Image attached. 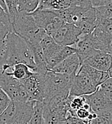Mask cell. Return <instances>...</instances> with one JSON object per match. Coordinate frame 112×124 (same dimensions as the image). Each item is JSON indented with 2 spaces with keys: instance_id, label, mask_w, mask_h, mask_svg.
I'll list each match as a JSON object with an SVG mask.
<instances>
[{
  "instance_id": "6da1fadb",
  "label": "cell",
  "mask_w": 112,
  "mask_h": 124,
  "mask_svg": "<svg viewBox=\"0 0 112 124\" xmlns=\"http://www.w3.org/2000/svg\"><path fill=\"white\" fill-rule=\"evenodd\" d=\"M23 63L35 72V64L33 54L29 44L13 32H9L6 37V47L2 70L13 65Z\"/></svg>"
},
{
  "instance_id": "7a4b0ae2",
  "label": "cell",
  "mask_w": 112,
  "mask_h": 124,
  "mask_svg": "<svg viewBox=\"0 0 112 124\" xmlns=\"http://www.w3.org/2000/svg\"><path fill=\"white\" fill-rule=\"evenodd\" d=\"M14 33L24 39L29 45L40 44L45 34L35 23L33 17L24 12H18L10 20Z\"/></svg>"
},
{
  "instance_id": "3957f363",
  "label": "cell",
  "mask_w": 112,
  "mask_h": 124,
  "mask_svg": "<svg viewBox=\"0 0 112 124\" xmlns=\"http://www.w3.org/2000/svg\"><path fill=\"white\" fill-rule=\"evenodd\" d=\"M69 94L57 95L43 102V120L45 124H53L65 121L68 116Z\"/></svg>"
},
{
  "instance_id": "277c9868",
  "label": "cell",
  "mask_w": 112,
  "mask_h": 124,
  "mask_svg": "<svg viewBox=\"0 0 112 124\" xmlns=\"http://www.w3.org/2000/svg\"><path fill=\"white\" fill-rule=\"evenodd\" d=\"M34 102L11 101L0 114V124H27L32 116Z\"/></svg>"
},
{
  "instance_id": "5b68a950",
  "label": "cell",
  "mask_w": 112,
  "mask_h": 124,
  "mask_svg": "<svg viewBox=\"0 0 112 124\" xmlns=\"http://www.w3.org/2000/svg\"><path fill=\"white\" fill-rule=\"evenodd\" d=\"M74 75L75 74L70 75L60 74L48 70L45 74V99L43 102L57 95L69 94Z\"/></svg>"
},
{
  "instance_id": "8992f818",
  "label": "cell",
  "mask_w": 112,
  "mask_h": 124,
  "mask_svg": "<svg viewBox=\"0 0 112 124\" xmlns=\"http://www.w3.org/2000/svg\"><path fill=\"white\" fill-rule=\"evenodd\" d=\"M0 88L7 95L11 101L25 102L29 101L27 91L22 81L0 70Z\"/></svg>"
},
{
  "instance_id": "52a82bcc",
  "label": "cell",
  "mask_w": 112,
  "mask_h": 124,
  "mask_svg": "<svg viewBox=\"0 0 112 124\" xmlns=\"http://www.w3.org/2000/svg\"><path fill=\"white\" fill-rule=\"evenodd\" d=\"M30 15L33 17L37 26L50 35L65 23L55 10L37 7Z\"/></svg>"
},
{
  "instance_id": "ba28073f",
  "label": "cell",
  "mask_w": 112,
  "mask_h": 124,
  "mask_svg": "<svg viewBox=\"0 0 112 124\" xmlns=\"http://www.w3.org/2000/svg\"><path fill=\"white\" fill-rule=\"evenodd\" d=\"M45 74L34 72L30 77L22 81L28 95L29 101L43 102L45 99Z\"/></svg>"
},
{
  "instance_id": "9c48e42d",
  "label": "cell",
  "mask_w": 112,
  "mask_h": 124,
  "mask_svg": "<svg viewBox=\"0 0 112 124\" xmlns=\"http://www.w3.org/2000/svg\"><path fill=\"white\" fill-rule=\"evenodd\" d=\"M81 35L80 30L75 25L64 23L50 36L60 45L74 47Z\"/></svg>"
},
{
  "instance_id": "30bf717a",
  "label": "cell",
  "mask_w": 112,
  "mask_h": 124,
  "mask_svg": "<svg viewBox=\"0 0 112 124\" xmlns=\"http://www.w3.org/2000/svg\"><path fill=\"white\" fill-rule=\"evenodd\" d=\"M84 96L91 111L97 116L112 113V99L108 98L98 88L93 93Z\"/></svg>"
},
{
  "instance_id": "8fae6325",
  "label": "cell",
  "mask_w": 112,
  "mask_h": 124,
  "mask_svg": "<svg viewBox=\"0 0 112 124\" xmlns=\"http://www.w3.org/2000/svg\"><path fill=\"white\" fill-rule=\"evenodd\" d=\"M97 88L84 73L78 71L74 75L69 90L70 96H82L93 93Z\"/></svg>"
},
{
  "instance_id": "7c38bea8",
  "label": "cell",
  "mask_w": 112,
  "mask_h": 124,
  "mask_svg": "<svg viewBox=\"0 0 112 124\" xmlns=\"http://www.w3.org/2000/svg\"><path fill=\"white\" fill-rule=\"evenodd\" d=\"M91 7H92V5L90 1H86L84 2L74 4L64 9L55 11L57 12L65 23L75 25L81 15Z\"/></svg>"
},
{
  "instance_id": "4fadbf2b",
  "label": "cell",
  "mask_w": 112,
  "mask_h": 124,
  "mask_svg": "<svg viewBox=\"0 0 112 124\" xmlns=\"http://www.w3.org/2000/svg\"><path fill=\"white\" fill-rule=\"evenodd\" d=\"M82 64H86L98 70L106 72L112 68V54L96 50Z\"/></svg>"
},
{
  "instance_id": "5bb4252c",
  "label": "cell",
  "mask_w": 112,
  "mask_h": 124,
  "mask_svg": "<svg viewBox=\"0 0 112 124\" xmlns=\"http://www.w3.org/2000/svg\"><path fill=\"white\" fill-rule=\"evenodd\" d=\"M90 37L95 50L112 54V34L95 28L90 33Z\"/></svg>"
},
{
  "instance_id": "9a60e30c",
  "label": "cell",
  "mask_w": 112,
  "mask_h": 124,
  "mask_svg": "<svg viewBox=\"0 0 112 124\" xmlns=\"http://www.w3.org/2000/svg\"><path fill=\"white\" fill-rule=\"evenodd\" d=\"M96 15V26L105 32L112 34V6H101L94 7Z\"/></svg>"
},
{
  "instance_id": "2e32d148",
  "label": "cell",
  "mask_w": 112,
  "mask_h": 124,
  "mask_svg": "<svg viewBox=\"0 0 112 124\" xmlns=\"http://www.w3.org/2000/svg\"><path fill=\"white\" fill-rule=\"evenodd\" d=\"M80 61L78 55L75 53L73 54L63 61H61L59 64L55 66L52 70L57 73L64 74V75H73L76 74L79 68H80Z\"/></svg>"
},
{
  "instance_id": "e0dca14e",
  "label": "cell",
  "mask_w": 112,
  "mask_h": 124,
  "mask_svg": "<svg viewBox=\"0 0 112 124\" xmlns=\"http://www.w3.org/2000/svg\"><path fill=\"white\" fill-rule=\"evenodd\" d=\"M75 25L80 30L82 34L91 33L96 26L95 8L93 7H91L81 15Z\"/></svg>"
},
{
  "instance_id": "ac0fdd59",
  "label": "cell",
  "mask_w": 112,
  "mask_h": 124,
  "mask_svg": "<svg viewBox=\"0 0 112 124\" xmlns=\"http://www.w3.org/2000/svg\"><path fill=\"white\" fill-rule=\"evenodd\" d=\"M78 71L83 72L86 75H87L96 88H98V86L100 85L105 80L112 78V68H110L106 72H104L98 70L86 64H82Z\"/></svg>"
},
{
  "instance_id": "d6986e66",
  "label": "cell",
  "mask_w": 112,
  "mask_h": 124,
  "mask_svg": "<svg viewBox=\"0 0 112 124\" xmlns=\"http://www.w3.org/2000/svg\"><path fill=\"white\" fill-rule=\"evenodd\" d=\"M86 1L89 0H41L37 7L51 10H61L74 4Z\"/></svg>"
},
{
  "instance_id": "ffe728a7",
  "label": "cell",
  "mask_w": 112,
  "mask_h": 124,
  "mask_svg": "<svg viewBox=\"0 0 112 124\" xmlns=\"http://www.w3.org/2000/svg\"><path fill=\"white\" fill-rule=\"evenodd\" d=\"M40 46L45 57V62L48 60L62 47V45H58L53 39V37L48 34H45L41 39Z\"/></svg>"
},
{
  "instance_id": "44dd1931",
  "label": "cell",
  "mask_w": 112,
  "mask_h": 124,
  "mask_svg": "<svg viewBox=\"0 0 112 124\" xmlns=\"http://www.w3.org/2000/svg\"><path fill=\"white\" fill-rule=\"evenodd\" d=\"M75 53V49L71 46H62L61 48L54 54L48 60L46 61L47 68L48 70H52L55 66L67 57Z\"/></svg>"
},
{
  "instance_id": "7402d4cb",
  "label": "cell",
  "mask_w": 112,
  "mask_h": 124,
  "mask_svg": "<svg viewBox=\"0 0 112 124\" xmlns=\"http://www.w3.org/2000/svg\"><path fill=\"white\" fill-rule=\"evenodd\" d=\"M4 71L7 72L9 75H12L13 78L20 81H22L28 78L34 73V72L27 65L23 63L16 64L12 67H10Z\"/></svg>"
},
{
  "instance_id": "603a6c76",
  "label": "cell",
  "mask_w": 112,
  "mask_h": 124,
  "mask_svg": "<svg viewBox=\"0 0 112 124\" xmlns=\"http://www.w3.org/2000/svg\"><path fill=\"white\" fill-rule=\"evenodd\" d=\"M9 32H12V27L0 22V70L4 66V56L6 47V37Z\"/></svg>"
},
{
  "instance_id": "cb8c5ba5",
  "label": "cell",
  "mask_w": 112,
  "mask_h": 124,
  "mask_svg": "<svg viewBox=\"0 0 112 124\" xmlns=\"http://www.w3.org/2000/svg\"><path fill=\"white\" fill-rule=\"evenodd\" d=\"M42 111L43 103L40 101H35L32 116L27 124H44Z\"/></svg>"
},
{
  "instance_id": "d4e9b609",
  "label": "cell",
  "mask_w": 112,
  "mask_h": 124,
  "mask_svg": "<svg viewBox=\"0 0 112 124\" xmlns=\"http://www.w3.org/2000/svg\"><path fill=\"white\" fill-rule=\"evenodd\" d=\"M41 0H18V12H32L37 8Z\"/></svg>"
},
{
  "instance_id": "484cf974",
  "label": "cell",
  "mask_w": 112,
  "mask_h": 124,
  "mask_svg": "<svg viewBox=\"0 0 112 124\" xmlns=\"http://www.w3.org/2000/svg\"><path fill=\"white\" fill-rule=\"evenodd\" d=\"M4 1L7 8V14L9 15V20H11L18 12V0H4Z\"/></svg>"
},
{
  "instance_id": "4316f807",
  "label": "cell",
  "mask_w": 112,
  "mask_h": 124,
  "mask_svg": "<svg viewBox=\"0 0 112 124\" xmlns=\"http://www.w3.org/2000/svg\"><path fill=\"white\" fill-rule=\"evenodd\" d=\"M103 93H104L108 98L112 99V78L107 79L104 83H102L100 85L98 86Z\"/></svg>"
},
{
  "instance_id": "83f0119b",
  "label": "cell",
  "mask_w": 112,
  "mask_h": 124,
  "mask_svg": "<svg viewBox=\"0 0 112 124\" xmlns=\"http://www.w3.org/2000/svg\"><path fill=\"white\" fill-rule=\"evenodd\" d=\"M11 100L4 90L0 88V114L7 108L10 103Z\"/></svg>"
},
{
  "instance_id": "f1b7e54d",
  "label": "cell",
  "mask_w": 112,
  "mask_h": 124,
  "mask_svg": "<svg viewBox=\"0 0 112 124\" xmlns=\"http://www.w3.org/2000/svg\"><path fill=\"white\" fill-rule=\"evenodd\" d=\"M92 7H101V6H112V0H89Z\"/></svg>"
},
{
  "instance_id": "f546056e",
  "label": "cell",
  "mask_w": 112,
  "mask_h": 124,
  "mask_svg": "<svg viewBox=\"0 0 112 124\" xmlns=\"http://www.w3.org/2000/svg\"><path fill=\"white\" fill-rule=\"evenodd\" d=\"M0 22L4 23L6 25L11 26L10 20H9V17L8 14L3 9V8L1 6H0Z\"/></svg>"
},
{
  "instance_id": "4dcf8cb0",
  "label": "cell",
  "mask_w": 112,
  "mask_h": 124,
  "mask_svg": "<svg viewBox=\"0 0 112 124\" xmlns=\"http://www.w3.org/2000/svg\"><path fill=\"white\" fill-rule=\"evenodd\" d=\"M0 6L3 8V9L7 13V6H6V4H5V1L4 0H0Z\"/></svg>"
},
{
  "instance_id": "1f68e13d",
  "label": "cell",
  "mask_w": 112,
  "mask_h": 124,
  "mask_svg": "<svg viewBox=\"0 0 112 124\" xmlns=\"http://www.w3.org/2000/svg\"><path fill=\"white\" fill-rule=\"evenodd\" d=\"M66 124V122H65V121H59V122H57V123H56V124Z\"/></svg>"
}]
</instances>
